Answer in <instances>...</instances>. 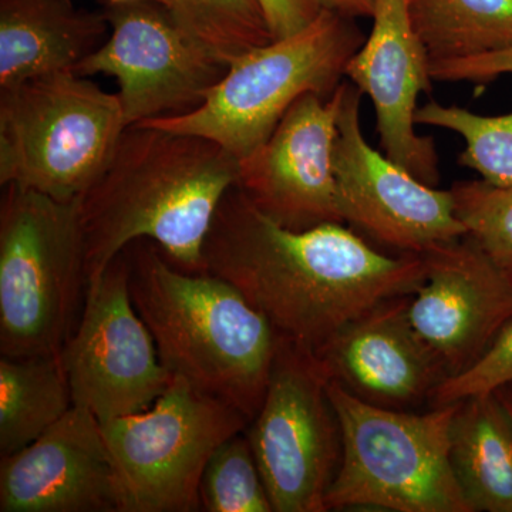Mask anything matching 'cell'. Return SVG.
<instances>
[{
	"label": "cell",
	"instance_id": "obj_24",
	"mask_svg": "<svg viewBox=\"0 0 512 512\" xmlns=\"http://www.w3.org/2000/svg\"><path fill=\"white\" fill-rule=\"evenodd\" d=\"M201 511L274 512L247 433L214 451L201 478Z\"/></svg>",
	"mask_w": 512,
	"mask_h": 512
},
{
	"label": "cell",
	"instance_id": "obj_9",
	"mask_svg": "<svg viewBox=\"0 0 512 512\" xmlns=\"http://www.w3.org/2000/svg\"><path fill=\"white\" fill-rule=\"evenodd\" d=\"M329 376L312 349L279 335L249 443L274 512H325L342 457Z\"/></svg>",
	"mask_w": 512,
	"mask_h": 512
},
{
	"label": "cell",
	"instance_id": "obj_20",
	"mask_svg": "<svg viewBox=\"0 0 512 512\" xmlns=\"http://www.w3.org/2000/svg\"><path fill=\"white\" fill-rule=\"evenodd\" d=\"M73 406L62 352L0 357V457L28 447Z\"/></svg>",
	"mask_w": 512,
	"mask_h": 512
},
{
	"label": "cell",
	"instance_id": "obj_16",
	"mask_svg": "<svg viewBox=\"0 0 512 512\" xmlns=\"http://www.w3.org/2000/svg\"><path fill=\"white\" fill-rule=\"evenodd\" d=\"M373 28L346 67V77L376 111L380 147L423 183L437 187L440 161L433 138L417 133L421 93L431 90L430 57L407 0H377Z\"/></svg>",
	"mask_w": 512,
	"mask_h": 512
},
{
	"label": "cell",
	"instance_id": "obj_25",
	"mask_svg": "<svg viewBox=\"0 0 512 512\" xmlns=\"http://www.w3.org/2000/svg\"><path fill=\"white\" fill-rule=\"evenodd\" d=\"M450 191L467 237L512 282V185L460 181Z\"/></svg>",
	"mask_w": 512,
	"mask_h": 512
},
{
	"label": "cell",
	"instance_id": "obj_7",
	"mask_svg": "<svg viewBox=\"0 0 512 512\" xmlns=\"http://www.w3.org/2000/svg\"><path fill=\"white\" fill-rule=\"evenodd\" d=\"M117 94L60 72L0 92V184L77 201L126 130Z\"/></svg>",
	"mask_w": 512,
	"mask_h": 512
},
{
	"label": "cell",
	"instance_id": "obj_15",
	"mask_svg": "<svg viewBox=\"0 0 512 512\" xmlns=\"http://www.w3.org/2000/svg\"><path fill=\"white\" fill-rule=\"evenodd\" d=\"M0 512H124L100 421L73 406L28 447L0 457Z\"/></svg>",
	"mask_w": 512,
	"mask_h": 512
},
{
	"label": "cell",
	"instance_id": "obj_11",
	"mask_svg": "<svg viewBox=\"0 0 512 512\" xmlns=\"http://www.w3.org/2000/svg\"><path fill=\"white\" fill-rule=\"evenodd\" d=\"M62 359L74 406L100 423L144 412L173 382L131 301L124 251L87 286L82 316Z\"/></svg>",
	"mask_w": 512,
	"mask_h": 512
},
{
	"label": "cell",
	"instance_id": "obj_1",
	"mask_svg": "<svg viewBox=\"0 0 512 512\" xmlns=\"http://www.w3.org/2000/svg\"><path fill=\"white\" fill-rule=\"evenodd\" d=\"M204 271L239 289L279 335L316 350L379 303L416 293L427 265L380 252L342 222L282 227L235 185L205 239Z\"/></svg>",
	"mask_w": 512,
	"mask_h": 512
},
{
	"label": "cell",
	"instance_id": "obj_28",
	"mask_svg": "<svg viewBox=\"0 0 512 512\" xmlns=\"http://www.w3.org/2000/svg\"><path fill=\"white\" fill-rule=\"evenodd\" d=\"M275 39L306 28L320 9L313 0H258Z\"/></svg>",
	"mask_w": 512,
	"mask_h": 512
},
{
	"label": "cell",
	"instance_id": "obj_30",
	"mask_svg": "<svg viewBox=\"0 0 512 512\" xmlns=\"http://www.w3.org/2000/svg\"><path fill=\"white\" fill-rule=\"evenodd\" d=\"M495 393H497V396L500 397L501 402H503L505 409H507V412L510 414L512 420V382L498 387V389L495 390Z\"/></svg>",
	"mask_w": 512,
	"mask_h": 512
},
{
	"label": "cell",
	"instance_id": "obj_29",
	"mask_svg": "<svg viewBox=\"0 0 512 512\" xmlns=\"http://www.w3.org/2000/svg\"><path fill=\"white\" fill-rule=\"evenodd\" d=\"M320 9L330 10L346 18H370L375 13L377 0H313Z\"/></svg>",
	"mask_w": 512,
	"mask_h": 512
},
{
	"label": "cell",
	"instance_id": "obj_23",
	"mask_svg": "<svg viewBox=\"0 0 512 512\" xmlns=\"http://www.w3.org/2000/svg\"><path fill=\"white\" fill-rule=\"evenodd\" d=\"M417 126L454 131L466 147L458 164L495 185H512V113L483 116L457 106L430 101L419 107Z\"/></svg>",
	"mask_w": 512,
	"mask_h": 512
},
{
	"label": "cell",
	"instance_id": "obj_14",
	"mask_svg": "<svg viewBox=\"0 0 512 512\" xmlns=\"http://www.w3.org/2000/svg\"><path fill=\"white\" fill-rule=\"evenodd\" d=\"M423 258L426 281L410 296L409 319L448 377L457 376L512 319V282L467 235Z\"/></svg>",
	"mask_w": 512,
	"mask_h": 512
},
{
	"label": "cell",
	"instance_id": "obj_12",
	"mask_svg": "<svg viewBox=\"0 0 512 512\" xmlns=\"http://www.w3.org/2000/svg\"><path fill=\"white\" fill-rule=\"evenodd\" d=\"M339 93L333 167L343 222L402 254L423 255L467 235L450 190L423 183L367 143L355 84L343 82Z\"/></svg>",
	"mask_w": 512,
	"mask_h": 512
},
{
	"label": "cell",
	"instance_id": "obj_5",
	"mask_svg": "<svg viewBox=\"0 0 512 512\" xmlns=\"http://www.w3.org/2000/svg\"><path fill=\"white\" fill-rule=\"evenodd\" d=\"M363 42L353 19L322 9L299 32L232 60L197 109L140 124L210 138L242 160L268 140L305 94L332 96Z\"/></svg>",
	"mask_w": 512,
	"mask_h": 512
},
{
	"label": "cell",
	"instance_id": "obj_21",
	"mask_svg": "<svg viewBox=\"0 0 512 512\" xmlns=\"http://www.w3.org/2000/svg\"><path fill=\"white\" fill-rule=\"evenodd\" d=\"M407 8L430 62L512 49V0H407Z\"/></svg>",
	"mask_w": 512,
	"mask_h": 512
},
{
	"label": "cell",
	"instance_id": "obj_8",
	"mask_svg": "<svg viewBox=\"0 0 512 512\" xmlns=\"http://www.w3.org/2000/svg\"><path fill=\"white\" fill-rule=\"evenodd\" d=\"M249 421L231 404L174 376L144 412L103 421L124 512L201 511V478L214 451Z\"/></svg>",
	"mask_w": 512,
	"mask_h": 512
},
{
	"label": "cell",
	"instance_id": "obj_10",
	"mask_svg": "<svg viewBox=\"0 0 512 512\" xmlns=\"http://www.w3.org/2000/svg\"><path fill=\"white\" fill-rule=\"evenodd\" d=\"M110 36L74 73L119 83L126 127L197 109L227 73L222 62L153 0L109 3Z\"/></svg>",
	"mask_w": 512,
	"mask_h": 512
},
{
	"label": "cell",
	"instance_id": "obj_13",
	"mask_svg": "<svg viewBox=\"0 0 512 512\" xmlns=\"http://www.w3.org/2000/svg\"><path fill=\"white\" fill-rule=\"evenodd\" d=\"M339 106V87L330 97L305 94L268 140L239 160L237 187L282 227L343 224L333 167Z\"/></svg>",
	"mask_w": 512,
	"mask_h": 512
},
{
	"label": "cell",
	"instance_id": "obj_31",
	"mask_svg": "<svg viewBox=\"0 0 512 512\" xmlns=\"http://www.w3.org/2000/svg\"><path fill=\"white\" fill-rule=\"evenodd\" d=\"M109 3H124V2H131V0H107Z\"/></svg>",
	"mask_w": 512,
	"mask_h": 512
},
{
	"label": "cell",
	"instance_id": "obj_26",
	"mask_svg": "<svg viewBox=\"0 0 512 512\" xmlns=\"http://www.w3.org/2000/svg\"><path fill=\"white\" fill-rule=\"evenodd\" d=\"M512 382V319L490 348L466 372L448 377L434 393L430 406L460 402L476 394L495 392Z\"/></svg>",
	"mask_w": 512,
	"mask_h": 512
},
{
	"label": "cell",
	"instance_id": "obj_22",
	"mask_svg": "<svg viewBox=\"0 0 512 512\" xmlns=\"http://www.w3.org/2000/svg\"><path fill=\"white\" fill-rule=\"evenodd\" d=\"M181 28L222 60L231 63L275 39L258 0H153Z\"/></svg>",
	"mask_w": 512,
	"mask_h": 512
},
{
	"label": "cell",
	"instance_id": "obj_17",
	"mask_svg": "<svg viewBox=\"0 0 512 512\" xmlns=\"http://www.w3.org/2000/svg\"><path fill=\"white\" fill-rule=\"evenodd\" d=\"M410 296L379 303L313 350L330 380L387 409L431 403L448 375L410 322Z\"/></svg>",
	"mask_w": 512,
	"mask_h": 512
},
{
	"label": "cell",
	"instance_id": "obj_4",
	"mask_svg": "<svg viewBox=\"0 0 512 512\" xmlns=\"http://www.w3.org/2000/svg\"><path fill=\"white\" fill-rule=\"evenodd\" d=\"M86 249L80 200L9 184L0 201V353L56 355L82 316Z\"/></svg>",
	"mask_w": 512,
	"mask_h": 512
},
{
	"label": "cell",
	"instance_id": "obj_2",
	"mask_svg": "<svg viewBox=\"0 0 512 512\" xmlns=\"http://www.w3.org/2000/svg\"><path fill=\"white\" fill-rule=\"evenodd\" d=\"M239 161L210 138L148 124L127 127L109 163L80 198L87 286L140 239L168 261L204 271V244Z\"/></svg>",
	"mask_w": 512,
	"mask_h": 512
},
{
	"label": "cell",
	"instance_id": "obj_6",
	"mask_svg": "<svg viewBox=\"0 0 512 512\" xmlns=\"http://www.w3.org/2000/svg\"><path fill=\"white\" fill-rule=\"evenodd\" d=\"M328 390L342 433L328 511L471 512L450 458L458 402L416 413L363 402L333 380Z\"/></svg>",
	"mask_w": 512,
	"mask_h": 512
},
{
	"label": "cell",
	"instance_id": "obj_18",
	"mask_svg": "<svg viewBox=\"0 0 512 512\" xmlns=\"http://www.w3.org/2000/svg\"><path fill=\"white\" fill-rule=\"evenodd\" d=\"M109 30L104 12L77 8L72 0H0V92L74 72Z\"/></svg>",
	"mask_w": 512,
	"mask_h": 512
},
{
	"label": "cell",
	"instance_id": "obj_27",
	"mask_svg": "<svg viewBox=\"0 0 512 512\" xmlns=\"http://www.w3.org/2000/svg\"><path fill=\"white\" fill-rule=\"evenodd\" d=\"M430 73L437 82L488 83L504 74H512V49L461 59L434 60Z\"/></svg>",
	"mask_w": 512,
	"mask_h": 512
},
{
	"label": "cell",
	"instance_id": "obj_3",
	"mask_svg": "<svg viewBox=\"0 0 512 512\" xmlns=\"http://www.w3.org/2000/svg\"><path fill=\"white\" fill-rule=\"evenodd\" d=\"M124 255L131 301L165 369L252 421L278 349L274 325L234 285L178 268L154 242H133Z\"/></svg>",
	"mask_w": 512,
	"mask_h": 512
},
{
	"label": "cell",
	"instance_id": "obj_19",
	"mask_svg": "<svg viewBox=\"0 0 512 512\" xmlns=\"http://www.w3.org/2000/svg\"><path fill=\"white\" fill-rule=\"evenodd\" d=\"M450 458L471 512H512V420L497 393L458 402Z\"/></svg>",
	"mask_w": 512,
	"mask_h": 512
}]
</instances>
